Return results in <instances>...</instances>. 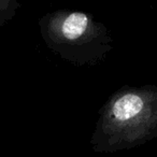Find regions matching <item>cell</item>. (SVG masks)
<instances>
[{"instance_id": "1", "label": "cell", "mask_w": 157, "mask_h": 157, "mask_svg": "<svg viewBox=\"0 0 157 157\" xmlns=\"http://www.w3.org/2000/svg\"><path fill=\"white\" fill-rule=\"evenodd\" d=\"M143 101L137 95H125L121 97L113 107V114L118 121H126L140 113Z\"/></svg>"}, {"instance_id": "2", "label": "cell", "mask_w": 157, "mask_h": 157, "mask_svg": "<svg viewBox=\"0 0 157 157\" xmlns=\"http://www.w3.org/2000/svg\"><path fill=\"white\" fill-rule=\"evenodd\" d=\"M88 24V18L83 13H72L63 25V33L67 39H76L83 35Z\"/></svg>"}]
</instances>
